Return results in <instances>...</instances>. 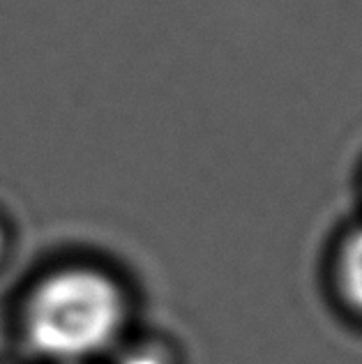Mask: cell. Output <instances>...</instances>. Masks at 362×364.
<instances>
[{
  "mask_svg": "<svg viewBox=\"0 0 362 364\" xmlns=\"http://www.w3.org/2000/svg\"><path fill=\"white\" fill-rule=\"evenodd\" d=\"M129 318V300L116 277L92 265L46 274L26 302L23 328L31 346L55 362L107 353Z\"/></svg>",
  "mask_w": 362,
  "mask_h": 364,
  "instance_id": "1",
  "label": "cell"
},
{
  "mask_svg": "<svg viewBox=\"0 0 362 364\" xmlns=\"http://www.w3.org/2000/svg\"><path fill=\"white\" fill-rule=\"evenodd\" d=\"M337 289L351 311L362 316V226L353 228L337 254Z\"/></svg>",
  "mask_w": 362,
  "mask_h": 364,
  "instance_id": "2",
  "label": "cell"
},
{
  "mask_svg": "<svg viewBox=\"0 0 362 364\" xmlns=\"http://www.w3.org/2000/svg\"><path fill=\"white\" fill-rule=\"evenodd\" d=\"M118 364H174V362H171V358L159 346L146 343V346L129 348L125 355L118 360Z\"/></svg>",
  "mask_w": 362,
  "mask_h": 364,
  "instance_id": "3",
  "label": "cell"
},
{
  "mask_svg": "<svg viewBox=\"0 0 362 364\" xmlns=\"http://www.w3.org/2000/svg\"><path fill=\"white\" fill-rule=\"evenodd\" d=\"M3 247H5V235H3V231H0V254H3Z\"/></svg>",
  "mask_w": 362,
  "mask_h": 364,
  "instance_id": "4",
  "label": "cell"
}]
</instances>
